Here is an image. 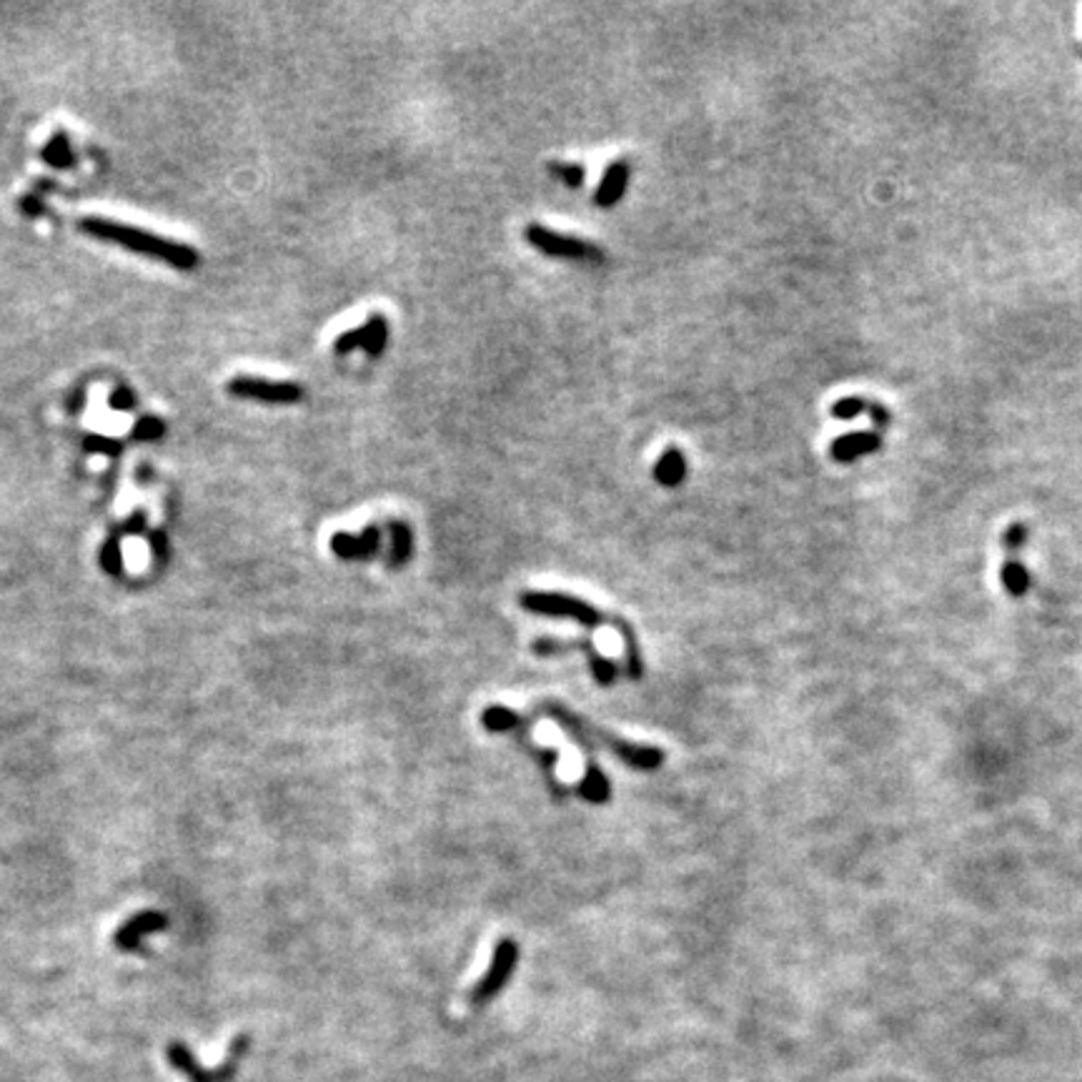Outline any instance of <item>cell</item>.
Wrapping results in <instances>:
<instances>
[{"label": "cell", "instance_id": "cell-21", "mask_svg": "<svg viewBox=\"0 0 1082 1082\" xmlns=\"http://www.w3.org/2000/svg\"><path fill=\"white\" fill-rule=\"evenodd\" d=\"M98 559H100V567H104L110 577L124 574V549H120V541L116 534L106 539V544L100 547Z\"/></svg>", "mask_w": 1082, "mask_h": 1082}, {"label": "cell", "instance_id": "cell-22", "mask_svg": "<svg viewBox=\"0 0 1082 1082\" xmlns=\"http://www.w3.org/2000/svg\"><path fill=\"white\" fill-rule=\"evenodd\" d=\"M867 409H869L867 399H862V396H845V399L835 401V406H832V416L839 419V421H849V419L859 416L862 411H867Z\"/></svg>", "mask_w": 1082, "mask_h": 1082}, {"label": "cell", "instance_id": "cell-11", "mask_svg": "<svg viewBox=\"0 0 1082 1082\" xmlns=\"http://www.w3.org/2000/svg\"><path fill=\"white\" fill-rule=\"evenodd\" d=\"M631 180V164L629 158H617L607 166L604 176H601L597 194H594V206L599 208H614L621 198H624L627 188Z\"/></svg>", "mask_w": 1082, "mask_h": 1082}, {"label": "cell", "instance_id": "cell-2", "mask_svg": "<svg viewBox=\"0 0 1082 1082\" xmlns=\"http://www.w3.org/2000/svg\"><path fill=\"white\" fill-rule=\"evenodd\" d=\"M531 717H549L557 727H561L569 735V739L584 751V757H597V747L607 749L611 757H617L619 761H624L629 769L635 771H657L665 767V749L655 745H637V741H629L624 737L611 735V731L601 729L597 725H591L589 719L574 715V711L567 709L557 699H544L539 701L531 711Z\"/></svg>", "mask_w": 1082, "mask_h": 1082}, {"label": "cell", "instance_id": "cell-27", "mask_svg": "<svg viewBox=\"0 0 1082 1082\" xmlns=\"http://www.w3.org/2000/svg\"><path fill=\"white\" fill-rule=\"evenodd\" d=\"M108 406H110V409H116V411H128V409H134V406H136V396L130 394V388L120 386V388H116V391H114V394H110V399H108Z\"/></svg>", "mask_w": 1082, "mask_h": 1082}, {"label": "cell", "instance_id": "cell-30", "mask_svg": "<svg viewBox=\"0 0 1082 1082\" xmlns=\"http://www.w3.org/2000/svg\"><path fill=\"white\" fill-rule=\"evenodd\" d=\"M867 411H869V414H872V419H875V424H877V426L885 429V426L889 424V411H887L885 406H879V404H869V409H867Z\"/></svg>", "mask_w": 1082, "mask_h": 1082}, {"label": "cell", "instance_id": "cell-17", "mask_svg": "<svg viewBox=\"0 0 1082 1082\" xmlns=\"http://www.w3.org/2000/svg\"><path fill=\"white\" fill-rule=\"evenodd\" d=\"M687 479V454L679 446H667L655 464V481L665 489H677Z\"/></svg>", "mask_w": 1082, "mask_h": 1082}, {"label": "cell", "instance_id": "cell-5", "mask_svg": "<svg viewBox=\"0 0 1082 1082\" xmlns=\"http://www.w3.org/2000/svg\"><path fill=\"white\" fill-rule=\"evenodd\" d=\"M527 244L531 248H537L539 254L551 256V258H569L579 260V264H591L601 266L607 260L604 248H599L597 244H591L587 238L571 236V234H559V230L541 226V224H529L524 228Z\"/></svg>", "mask_w": 1082, "mask_h": 1082}, {"label": "cell", "instance_id": "cell-15", "mask_svg": "<svg viewBox=\"0 0 1082 1082\" xmlns=\"http://www.w3.org/2000/svg\"><path fill=\"white\" fill-rule=\"evenodd\" d=\"M481 727L491 735H517L521 729L534 727V717L519 715V711L501 705H491L481 711Z\"/></svg>", "mask_w": 1082, "mask_h": 1082}, {"label": "cell", "instance_id": "cell-19", "mask_svg": "<svg viewBox=\"0 0 1082 1082\" xmlns=\"http://www.w3.org/2000/svg\"><path fill=\"white\" fill-rule=\"evenodd\" d=\"M547 170L559 180V184H564L567 188H574V190L584 186L587 180V168L581 164H574V160H549Z\"/></svg>", "mask_w": 1082, "mask_h": 1082}, {"label": "cell", "instance_id": "cell-7", "mask_svg": "<svg viewBox=\"0 0 1082 1082\" xmlns=\"http://www.w3.org/2000/svg\"><path fill=\"white\" fill-rule=\"evenodd\" d=\"M517 965H519V942L514 937L496 940L494 952H491L489 970L481 975L474 990H471V1005L474 1007L489 1005V1002L509 985Z\"/></svg>", "mask_w": 1082, "mask_h": 1082}, {"label": "cell", "instance_id": "cell-12", "mask_svg": "<svg viewBox=\"0 0 1082 1082\" xmlns=\"http://www.w3.org/2000/svg\"><path fill=\"white\" fill-rule=\"evenodd\" d=\"M879 446H882V439L879 434H875V431H855V434H845L832 441L829 454L832 459L839 461V464H852V461L859 456L875 454V451H879Z\"/></svg>", "mask_w": 1082, "mask_h": 1082}, {"label": "cell", "instance_id": "cell-28", "mask_svg": "<svg viewBox=\"0 0 1082 1082\" xmlns=\"http://www.w3.org/2000/svg\"><path fill=\"white\" fill-rule=\"evenodd\" d=\"M1025 537H1027V529L1025 527H1022V524H1012L1007 529V534H1005V547L1010 551H1015V549H1020L1022 544H1025Z\"/></svg>", "mask_w": 1082, "mask_h": 1082}, {"label": "cell", "instance_id": "cell-25", "mask_svg": "<svg viewBox=\"0 0 1082 1082\" xmlns=\"http://www.w3.org/2000/svg\"><path fill=\"white\" fill-rule=\"evenodd\" d=\"M83 449L90 451V454H106V456H118L120 451H124L120 441L108 436H96V434H88L83 439Z\"/></svg>", "mask_w": 1082, "mask_h": 1082}, {"label": "cell", "instance_id": "cell-14", "mask_svg": "<svg viewBox=\"0 0 1082 1082\" xmlns=\"http://www.w3.org/2000/svg\"><path fill=\"white\" fill-rule=\"evenodd\" d=\"M577 795L589 801V805H609L611 799V781L607 777V771L601 769L597 757H589L584 765V775H581L577 785Z\"/></svg>", "mask_w": 1082, "mask_h": 1082}, {"label": "cell", "instance_id": "cell-9", "mask_svg": "<svg viewBox=\"0 0 1082 1082\" xmlns=\"http://www.w3.org/2000/svg\"><path fill=\"white\" fill-rule=\"evenodd\" d=\"M381 539H384V529L378 524H368L366 529H361L358 534H348V531H336L331 537V551L338 559L344 561H368L374 559L381 551Z\"/></svg>", "mask_w": 1082, "mask_h": 1082}, {"label": "cell", "instance_id": "cell-26", "mask_svg": "<svg viewBox=\"0 0 1082 1082\" xmlns=\"http://www.w3.org/2000/svg\"><path fill=\"white\" fill-rule=\"evenodd\" d=\"M164 431H166L164 421L156 419V416H146V419H140L138 424H136L134 439H138V441H156V439L164 436Z\"/></svg>", "mask_w": 1082, "mask_h": 1082}, {"label": "cell", "instance_id": "cell-8", "mask_svg": "<svg viewBox=\"0 0 1082 1082\" xmlns=\"http://www.w3.org/2000/svg\"><path fill=\"white\" fill-rule=\"evenodd\" d=\"M226 391L230 396L254 399L276 406H294L304 399V388L294 381H270L258 376H234L226 384Z\"/></svg>", "mask_w": 1082, "mask_h": 1082}, {"label": "cell", "instance_id": "cell-4", "mask_svg": "<svg viewBox=\"0 0 1082 1082\" xmlns=\"http://www.w3.org/2000/svg\"><path fill=\"white\" fill-rule=\"evenodd\" d=\"M531 651H534L537 657H547V659L567 657V655H571V651H581V655H584V659H587V665H589L591 677H594L599 687L617 685L619 675L624 671L614 659L601 655V651L594 647V641H591L589 637H577V639L537 637L534 641H531Z\"/></svg>", "mask_w": 1082, "mask_h": 1082}, {"label": "cell", "instance_id": "cell-6", "mask_svg": "<svg viewBox=\"0 0 1082 1082\" xmlns=\"http://www.w3.org/2000/svg\"><path fill=\"white\" fill-rule=\"evenodd\" d=\"M246 1052H248V1037L240 1035V1037L234 1040V1045H230L228 1060L224 1062V1065L216 1068V1070H204L196 1062V1058L190 1055V1050L184 1045V1042L174 1040L166 1047V1058L170 1062V1068H176L180 1075H186L188 1082H230L238 1075L240 1060L246 1058Z\"/></svg>", "mask_w": 1082, "mask_h": 1082}, {"label": "cell", "instance_id": "cell-1", "mask_svg": "<svg viewBox=\"0 0 1082 1082\" xmlns=\"http://www.w3.org/2000/svg\"><path fill=\"white\" fill-rule=\"evenodd\" d=\"M519 607L529 611V614L537 617H551V619H571L574 624L584 627L589 631L611 627L624 641V675L629 681H641L645 679V651H641V641L637 637L631 621L621 614H609V611H601L599 607L591 604V601L564 594V591H524L519 594Z\"/></svg>", "mask_w": 1082, "mask_h": 1082}, {"label": "cell", "instance_id": "cell-13", "mask_svg": "<svg viewBox=\"0 0 1082 1082\" xmlns=\"http://www.w3.org/2000/svg\"><path fill=\"white\" fill-rule=\"evenodd\" d=\"M166 927H168L166 915H158V912H140V915L130 919L126 927H120L116 932V947L130 952L136 950L140 945V940L150 935V932H160Z\"/></svg>", "mask_w": 1082, "mask_h": 1082}, {"label": "cell", "instance_id": "cell-33", "mask_svg": "<svg viewBox=\"0 0 1082 1082\" xmlns=\"http://www.w3.org/2000/svg\"><path fill=\"white\" fill-rule=\"evenodd\" d=\"M83 399H86V396H83V391H80V394H76L73 399H70V404H68V409H70V411H78V409H83V404H86V401H83Z\"/></svg>", "mask_w": 1082, "mask_h": 1082}, {"label": "cell", "instance_id": "cell-29", "mask_svg": "<svg viewBox=\"0 0 1082 1082\" xmlns=\"http://www.w3.org/2000/svg\"><path fill=\"white\" fill-rule=\"evenodd\" d=\"M140 531H146V517L144 514H134L128 521L120 524V534H140Z\"/></svg>", "mask_w": 1082, "mask_h": 1082}, {"label": "cell", "instance_id": "cell-24", "mask_svg": "<svg viewBox=\"0 0 1082 1082\" xmlns=\"http://www.w3.org/2000/svg\"><path fill=\"white\" fill-rule=\"evenodd\" d=\"M356 348H364V326L348 328V331H344V334H338L336 341H334V351L338 356H346Z\"/></svg>", "mask_w": 1082, "mask_h": 1082}, {"label": "cell", "instance_id": "cell-32", "mask_svg": "<svg viewBox=\"0 0 1082 1082\" xmlns=\"http://www.w3.org/2000/svg\"><path fill=\"white\" fill-rule=\"evenodd\" d=\"M150 547H154V554L156 559H166V537L160 534V531H156L154 537H150Z\"/></svg>", "mask_w": 1082, "mask_h": 1082}, {"label": "cell", "instance_id": "cell-10", "mask_svg": "<svg viewBox=\"0 0 1082 1082\" xmlns=\"http://www.w3.org/2000/svg\"><path fill=\"white\" fill-rule=\"evenodd\" d=\"M514 741L517 745L527 751V755L537 761L539 769H541V775H544L547 779V787L551 791V797H554L557 801L561 799H567L569 797V789L561 785L559 777H557V767H559V751L557 749H551V747H539L534 739H531V727L527 729H521L514 735Z\"/></svg>", "mask_w": 1082, "mask_h": 1082}, {"label": "cell", "instance_id": "cell-18", "mask_svg": "<svg viewBox=\"0 0 1082 1082\" xmlns=\"http://www.w3.org/2000/svg\"><path fill=\"white\" fill-rule=\"evenodd\" d=\"M388 344V318L384 314H371L364 324V351L368 356H381Z\"/></svg>", "mask_w": 1082, "mask_h": 1082}, {"label": "cell", "instance_id": "cell-31", "mask_svg": "<svg viewBox=\"0 0 1082 1082\" xmlns=\"http://www.w3.org/2000/svg\"><path fill=\"white\" fill-rule=\"evenodd\" d=\"M20 208H23L28 216H40V214H43V204H40V200L36 196H26L23 200H20Z\"/></svg>", "mask_w": 1082, "mask_h": 1082}, {"label": "cell", "instance_id": "cell-16", "mask_svg": "<svg viewBox=\"0 0 1082 1082\" xmlns=\"http://www.w3.org/2000/svg\"><path fill=\"white\" fill-rule=\"evenodd\" d=\"M388 537H391V549L386 557V567L391 571L404 569L411 557H414V531L406 524L404 519H388Z\"/></svg>", "mask_w": 1082, "mask_h": 1082}, {"label": "cell", "instance_id": "cell-3", "mask_svg": "<svg viewBox=\"0 0 1082 1082\" xmlns=\"http://www.w3.org/2000/svg\"><path fill=\"white\" fill-rule=\"evenodd\" d=\"M80 230H86V234L94 236V238L108 240V244H116L120 248L134 250V254L154 256V258L164 260V264L174 266L178 270H194L198 266V260H200L196 250L186 246V244H176V240L156 236V234H150V230H144V228L118 224V220L90 216V218L80 220Z\"/></svg>", "mask_w": 1082, "mask_h": 1082}, {"label": "cell", "instance_id": "cell-20", "mask_svg": "<svg viewBox=\"0 0 1082 1082\" xmlns=\"http://www.w3.org/2000/svg\"><path fill=\"white\" fill-rule=\"evenodd\" d=\"M43 160L53 168L73 166V150H70V140L66 134H56L48 140L43 148Z\"/></svg>", "mask_w": 1082, "mask_h": 1082}, {"label": "cell", "instance_id": "cell-23", "mask_svg": "<svg viewBox=\"0 0 1082 1082\" xmlns=\"http://www.w3.org/2000/svg\"><path fill=\"white\" fill-rule=\"evenodd\" d=\"M1002 581H1005L1012 594H1022L1027 589V571L1022 569L1020 561L1010 559L1005 569H1002Z\"/></svg>", "mask_w": 1082, "mask_h": 1082}]
</instances>
